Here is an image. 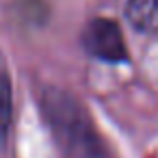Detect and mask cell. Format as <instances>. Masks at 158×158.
I'll return each instance as SVG.
<instances>
[{
	"label": "cell",
	"mask_w": 158,
	"mask_h": 158,
	"mask_svg": "<svg viewBox=\"0 0 158 158\" xmlns=\"http://www.w3.org/2000/svg\"><path fill=\"white\" fill-rule=\"evenodd\" d=\"M123 15L136 33H158V0H128Z\"/></svg>",
	"instance_id": "3"
},
{
	"label": "cell",
	"mask_w": 158,
	"mask_h": 158,
	"mask_svg": "<svg viewBox=\"0 0 158 158\" xmlns=\"http://www.w3.org/2000/svg\"><path fill=\"white\" fill-rule=\"evenodd\" d=\"M80 44L87 54L106 63H126L128 46L119 24L110 18H93L80 33Z\"/></svg>",
	"instance_id": "2"
},
{
	"label": "cell",
	"mask_w": 158,
	"mask_h": 158,
	"mask_svg": "<svg viewBox=\"0 0 158 158\" xmlns=\"http://www.w3.org/2000/svg\"><path fill=\"white\" fill-rule=\"evenodd\" d=\"M13 123V87L7 72H0V152L9 141Z\"/></svg>",
	"instance_id": "4"
},
{
	"label": "cell",
	"mask_w": 158,
	"mask_h": 158,
	"mask_svg": "<svg viewBox=\"0 0 158 158\" xmlns=\"http://www.w3.org/2000/svg\"><path fill=\"white\" fill-rule=\"evenodd\" d=\"M39 102L46 123L65 158H108L91 115L74 93L61 87H46Z\"/></svg>",
	"instance_id": "1"
}]
</instances>
